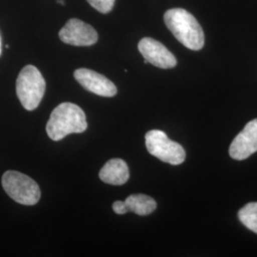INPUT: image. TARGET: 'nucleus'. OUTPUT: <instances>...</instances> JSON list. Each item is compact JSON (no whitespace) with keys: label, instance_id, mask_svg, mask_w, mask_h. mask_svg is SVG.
Listing matches in <instances>:
<instances>
[{"label":"nucleus","instance_id":"f257e3e1","mask_svg":"<svg viewBox=\"0 0 257 257\" xmlns=\"http://www.w3.org/2000/svg\"><path fill=\"white\" fill-rule=\"evenodd\" d=\"M88 128L85 112L74 103L65 102L52 111L46 126L48 137L59 141L71 134H81Z\"/></svg>","mask_w":257,"mask_h":257},{"label":"nucleus","instance_id":"f03ea898","mask_svg":"<svg viewBox=\"0 0 257 257\" xmlns=\"http://www.w3.org/2000/svg\"><path fill=\"white\" fill-rule=\"evenodd\" d=\"M166 26L183 46L199 51L205 44L204 32L191 13L181 8L167 11L164 15Z\"/></svg>","mask_w":257,"mask_h":257},{"label":"nucleus","instance_id":"7ed1b4c3","mask_svg":"<svg viewBox=\"0 0 257 257\" xmlns=\"http://www.w3.org/2000/svg\"><path fill=\"white\" fill-rule=\"evenodd\" d=\"M46 82L38 69L27 65L22 69L17 79V94L24 109L34 110L44 96Z\"/></svg>","mask_w":257,"mask_h":257},{"label":"nucleus","instance_id":"20e7f679","mask_svg":"<svg viewBox=\"0 0 257 257\" xmlns=\"http://www.w3.org/2000/svg\"><path fill=\"white\" fill-rule=\"evenodd\" d=\"M2 187L13 200L21 205H36L41 196L37 182L17 171H8L3 175Z\"/></svg>","mask_w":257,"mask_h":257},{"label":"nucleus","instance_id":"39448f33","mask_svg":"<svg viewBox=\"0 0 257 257\" xmlns=\"http://www.w3.org/2000/svg\"><path fill=\"white\" fill-rule=\"evenodd\" d=\"M145 143L148 152L165 163L180 165L186 159L183 147L171 140L162 131L152 130L148 132L145 136Z\"/></svg>","mask_w":257,"mask_h":257},{"label":"nucleus","instance_id":"423d86ee","mask_svg":"<svg viewBox=\"0 0 257 257\" xmlns=\"http://www.w3.org/2000/svg\"><path fill=\"white\" fill-rule=\"evenodd\" d=\"M59 38L73 46H92L97 42L98 35L91 25L79 19H72L60 30Z\"/></svg>","mask_w":257,"mask_h":257},{"label":"nucleus","instance_id":"0eeeda50","mask_svg":"<svg viewBox=\"0 0 257 257\" xmlns=\"http://www.w3.org/2000/svg\"><path fill=\"white\" fill-rule=\"evenodd\" d=\"M140 54L148 63L160 69H172L176 66V58L162 43L151 37L142 38L138 43Z\"/></svg>","mask_w":257,"mask_h":257},{"label":"nucleus","instance_id":"6e6552de","mask_svg":"<svg viewBox=\"0 0 257 257\" xmlns=\"http://www.w3.org/2000/svg\"><path fill=\"white\" fill-rule=\"evenodd\" d=\"M257 152V118L246 124L232 140L229 149L231 158L245 160Z\"/></svg>","mask_w":257,"mask_h":257},{"label":"nucleus","instance_id":"1a4fd4ad","mask_svg":"<svg viewBox=\"0 0 257 257\" xmlns=\"http://www.w3.org/2000/svg\"><path fill=\"white\" fill-rule=\"evenodd\" d=\"M74 78L87 91L104 97H112L116 94L115 85L106 76L89 69H77Z\"/></svg>","mask_w":257,"mask_h":257},{"label":"nucleus","instance_id":"9d476101","mask_svg":"<svg viewBox=\"0 0 257 257\" xmlns=\"http://www.w3.org/2000/svg\"><path fill=\"white\" fill-rule=\"evenodd\" d=\"M156 200L146 194H132L125 201H115L112 204V210L117 214H125L128 211L135 212L138 215H149L156 211Z\"/></svg>","mask_w":257,"mask_h":257},{"label":"nucleus","instance_id":"9b49d317","mask_svg":"<svg viewBox=\"0 0 257 257\" xmlns=\"http://www.w3.org/2000/svg\"><path fill=\"white\" fill-rule=\"evenodd\" d=\"M128 165L120 158H113L103 166L99 172V178L104 183L121 186L128 180Z\"/></svg>","mask_w":257,"mask_h":257},{"label":"nucleus","instance_id":"f8f14e48","mask_svg":"<svg viewBox=\"0 0 257 257\" xmlns=\"http://www.w3.org/2000/svg\"><path fill=\"white\" fill-rule=\"evenodd\" d=\"M238 218L247 229L257 233V202L248 203L240 209Z\"/></svg>","mask_w":257,"mask_h":257},{"label":"nucleus","instance_id":"ddd939ff","mask_svg":"<svg viewBox=\"0 0 257 257\" xmlns=\"http://www.w3.org/2000/svg\"><path fill=\"white\" fill-rule=\"evenodd\" d=\"M92 8L102 14H108L113 8L115 0H87Z\"/></svg>","mask_w":257,"mask_h":257},{"label":"nucleus","instance_id":"4468645a","mask_svg":"<svg viewBox=\"0 0 257 257\" xmlns=\"http://www.w3.org/2000/svg\"><path fill=\"white\" fill-rule=\"evenodd\" d=\"M57 3H59L61 5H65V2L63 0H57Z\"/></svg>","mask_w":257,"mask_h":257},{"label":"nucleus","instance_id":"2eb2a0df","mask_svg":"<svg viewBox=\"0 0 257 257\" xmlns=\"http://www.w3.org/2000/svg\"><path fill=\"white\" fill-rule=\"evenodd\" d=\"M0 55H1V37H0Z\"/></svg>","mask_w":257,"mask_h":257}]
</instances>
